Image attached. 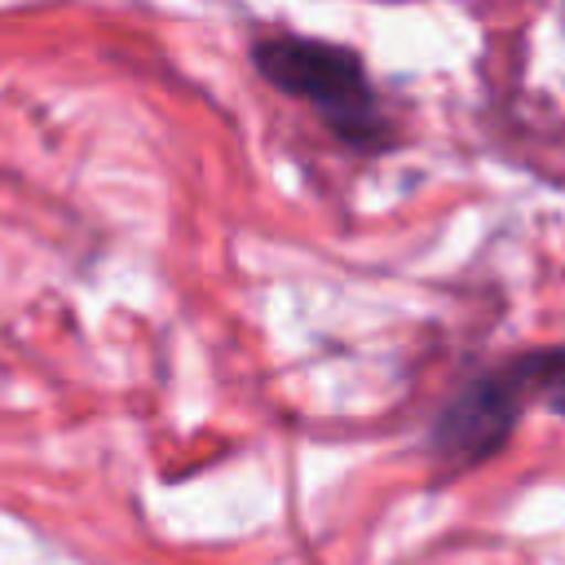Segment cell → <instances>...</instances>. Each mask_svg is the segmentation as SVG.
Segmentation results:
<instances>
[{
    "label": "cell",
    "mask_w": 565,
    "mask_h": 565,
    "mask_svg": "<svg viewBox=\"0 0 565 565\" xmlns=\"http://www.w3.org/2000/svg\"><path fill=\"white\" fill-rule=\"evenodd\" d=\"M252 66L278 93L305 102L349 150L375 154L393 146V119L380 106V93L366 79L362 57L349 44L274 31L252 40Z\"/></svg>",
    "instance_id": "1"
},
{
    "label": "cell",
    "mask_w": 565,
    "mask_h": 565,
    "mask_svg": "<svg viewBox=\"0 0 565 565\" xmlns=\"http://www.w3.org/2000/svg\"><path fill=\"white\" fill-rule=\"evenodd\" d=\"M525 402H530V384H525V371L516 358L494 371L472 375L437 411L433 433H428L433 455L446 463H477V459L494 455L508 441Z\"/></svg>",
    "instance_id": "2"
},
{
    "label": "cell",
    "mask_w": 565,
    "mask_h": 565,
    "mask_svg": "<svg viewBox=\"0 0 565 565\" xmlns=\"http://www.w3.org/2000/svg\"><path fill=\"white\" fill-rule=\"evenodd\" d=\"M530 384V397L547 402V411L565 415V344L561 349H530L516 358Z\"/></svg>",
    "instance_id": "3"
}]
</instances>
